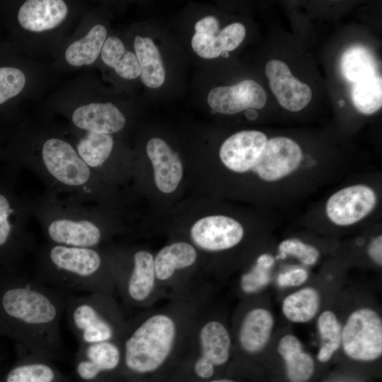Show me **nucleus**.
<instances>
[{
	"mask_svg": "<svg viewBox=\"0 0 382 382\" xmlns=\"http://www.w3.org/2000/svg\"><path fill=\"white\" fill-rule=\"evenodd\" d=\"M274 264V258L270 254L260 255L255 265L243 275L241 281L242 290L247 294L258 291L270 281V270Z\"/></svg>",
	"mask_w": 382,
	"mask_h": 382,
	"instance_id": "72a5a7b5",
	"label": "nucleus"
},
{
	"mask_svg": "<svg viewBox=\"0 0 382 382\" xmlns=\"http://www.w3.org/2000/svg\"><path fill=\"white\" fill-rule=\"evenodd\" d=\"M73 124L85 132L112 134L122 130L126 119L112 103H90L77 108L71 116Z\"/></svg>",
	"mask_w": 382,
	"mask_h": 382,
	"instance_id": "a211bd4d",
	"label": "nucleus"
},
{
	"mask_svg": "<svg viewBox=\"0 0 382 382\" xmlns=\"http://www.w3.org/2000/svg\"><path fill=\"white\" fill-rule=\"evenodd\" d=\"M274 319L267 309L257 308L245 316L239 332V341L247 352H260L267 344L273 328Z\"/></svg>",
	"mask_w": 382,
	"mask_h": 382,
	"instance_id": "412c9836",
	"label": "nucleus"
},
{
	"mask_svg": "<svg viewBox=\"0 0 382 382\" xmlns=\"http://www.w3.org/2000/svg\"><path fill=\"white\" fill-rule=\"evenodd\" d=\"M70 296L69 291L0 267V337L13 340L20 356H59L60 322Z\"/></svg>",
	"mask_w": 382,
	"mask_h": 382,
	"instance_id": "f257e3e1",
	"label": "nucleus"
},
{
	"mask_svg": "<svg viewBox=\"0 0 382 382\" xmlns=\"http://www.w3.org/2000/svg\"><path fill=\"white\" fill-rule=\"evenodd\" d=\"M33 278L50 286L86 294H107L110 284L107 260L99 248L47 241L37 251Z\"/></svg>",
	"mask_w": 382,
	"mask_h": 382,
	"instance_id": "20e7f679",
	"label": "nucleus"
},
{
	"mask_svg": "<svg viewBox=\"0 0 382 382\" xmlns=\"http://www.w3.org/2000/svg\"><path fill=\"white\" fill-rule=\"evenodd\" d=\"M278 250L279 253L278 258L292 255L306 265H314L320 255L316 248L296 238L286 239L281 242Z\"/></svg>",
	"mask_w": 382,
	"mask_h": 382,
	"instance_id": "c9c22d12",
	"label": "nucleus"
},
{
	"mask_svg": "<svg viewBox=\"0 0 382 382\" xmlns=\"http://www.w3.org/2000/svg\"><path fill=\"white\" fill-rule=\"evenodd\" d=\"M302 151L293 139L277 137L267 140L252 168L267 182L279 180L293 173L302 160Z\"/></svg>",
	"mask_w": 382,
	"mask_h": 382,
	"instance_id": "9b49d317",
	"label": "nucleus"
},
{
	"mask_svg": "<svg viewBox=\"0 0 382 382\" xmlns=\"http://www.w3.org/2000/svg\"><path fill=\"white\" fill-rule=\"evenodd\" d=\"M318 291L311 287L303 288L287 296L282 303L284 316L294 323H306L311 320L319 308Z\"/></svg>",
	"mask_w": 382,
	"mask_h": 382,
	"instance_id": "7c9ffc66",
	"label": "nucleus"
},
{
	"mask_svg": "<svg viewBox=\"0 0 382 382\" xmlns=\"http://www.w3.org/2000/svg\"><path fill=\"white\" fill-rule=\"evenodd\" d=\"M208 382H236V381H234L230 380V379L224 378V379L212 380V381H209Z\"/></svg>",
	"mask_w": 382,
	"mask_h": 382,
	"instance_id": "a19ab883",
	"label": "nucleus"
},
{
	"mask_svg": "<svg viewBox=\"0 0 382 382\" xmlns=\"http://www.w3.org/2000/svg\"><path fill=\"white\" fill-rule=\"evenodd\" d=\"M26 78L19 68L0 64V106L18 96L23 90Z\"/></svg>",
	"mask_w": 382,
	"mask_h": 382,
	"instance_id": "f704fd0d",
	"label": "nucleus"
},
{
	"mask_svg": "<svg viewBox=\"0 0 382 382\" xmlns=\"http://www.w3.org/2000/svg\"><path fill=\"white\" fill-rule=\"evenodd\" d=\"M100 207L46 190L33 198L32 216L37 221L47 242L99 248L109 231L108 218Z\"/></svg>",
	"mask_w": 382,
	"mask_h": 382,
	"instance_id": "7ed1b4c3",
	"label": "nucleus"
},
{
	"mask_svg": "<svg viewBox=\"0 0 382 382\" xmlns=\"http://www.w3.org/2000/svg\"><path fill=\"white\" fill-rule=\"evenodd\" d=\"M201 357L215 366L227 362L229 357L231 338L225 326L219 321L207 323L199 332Z\"/></svg>",
	"mask_w": 382,
	"mask_h": 382,
	"instance_id": "a878e982",
	"label": "nucleus"
},
{
	"mask_svg": "<svg viewBox=\"0 0 382 382\" xmlns=\"http://www.w3.org/2000/svg\"><path fill=\"white\" fill-rule=\"evenodd\" d=\"M245 115L249 120H253L257 118V112L254 109H248Z\"/></svg>",
	"mask_w": 382,
	"mask_h": 382,
	"instance_id": "ea45409f",
	"label": "nucleus"
},
{
	"mask_svg": "<svg viewBox=\"0 0 382 382\" xmlns=\"http://www.w3.org/2000/svg\"><path fill=\"white\" fill-rule=\"evenodd\" d=\"M267 141L266 135L257 130L235 133L222 144L219 151L221 161L226 168L236 173L252 170Z\"/></svg>",
	"mask_w": 382,
	"mask_h": 382,
	"instance_id": "dca6fc26",
	"label": "nucleus"
},
{
	"mask_svg": "<svg viewBox=\"0 0 382 382\" xmlns=\"http://www.w3.org/2000/svg\"><path fill=\"white\" fill-rule=\"evenodd\" d=\"M101 59L122 78L134 79L140 76L141 70L136 54L127 50L117 37L106 38L101 50Z\"/></svg>",
	"mask_w": 382,
	"mask_h": 382,
	"instance_id": "c85d7f7f",
	"label": "nucleus"
},
{
	"mask_svg": "<svg viewBox=\"0 0 382 382\" xmlns=\"http://www.w3.org/2000/svg\"><path fill=\"white\" fill-rule=\"evenodd\" d=\"M352 100L355 108L361 112L370 115L382 106V79L380 75L354 83Z\"/></svg>",
	"mask_w": 382,
	"mask_h": 382,
	"instance_id": "2f4dec72",
	"label": "nucleus"
},
{
	"mask_svg": "<svg viewBox=\"0 0 382 382\" xmlns=\"http://www.w3.org/2000/svg\"><path fill=\"white\" fill-rule=\"evenodd\" d=\"M308 272L301 268L281 273L277 278L280 286H295L303 284L308 279Z\"/></svg>",
	"mask_w": 382,
	"mask_h": 382,
	"instance_id": "e433bc0d",
	"label": "nucleus"
},
{
	"mask_svg": "<svg viewBox=\"0 0 382 382\" xmlns=\"http://www.w3.org/2000/svg\"><path fill=\"white\" fill-rule=\"evenodd\" d=\"M153 255L146 250H137L131 257V267L124 282V291L128 299L140 303L151 293L155 281Z\"/></svg>",
	"mask_w": 382,
	"mask_h": 382,
	"instance_id": "aec40b11",
	"label": "nucleus"
},
{
	"mask_svg": "<svg viewBox=\"0 0 382 382\" xmlns=\"http://www.w3.org/2000/svg\"><path fill=\"white\" fill-rule=\"evenodd\" d=\"M195 375L202 379L211 378L215 371V366L202 357H199L193 366Z\"/></svg>",
	"mask_w": 382,
	"mask_h": 382,
	"instance_id": "4c0bfd02",
	"label": "nucleus"
},
{
	"mask_svg": "<svg viewBox=\"0 0 382 382\" xmlns=\"http://www.w3.org/2000/svg\"><path fill=\"white\" fill-rule=\"evenodd\" d=\"M341 343L345 353L358 361H372L382 354V320L373 309L354 311L342 330Z\"/></svg>",
	"mask_w": 382,
	"mask_h": 382,
	"instance_id": "6e6552de",
	"label": "nucleus"
},
{
	"mask_svg": "<svg viewBox=\"0 0 382 382\" xmlns=\"http://www.w3.org/2000/svg\"><path fill=\"white\" fill-rule=\"evenodd\" d=\"M146 150L153 165L157 187L163 193L173 192L178 187L183 174L180 158L160 138L151 139L147 142Z\"/></svg>",
	"mask_w": 382,
	"mask_h": 382,
	"instance_id": "f3484780",
	"label": "nucleus"
},
{
	"mask_svg": "<svg viewBox=\"0 0 382 382\" xmlns=\"http://www.w3.org/2000/svg\"><path fill=\"white\" fill-rule=\"evenodd\" d=\"M106 37L107 30L104 25H94L86 36L67 47L65 52L66 62L74 66L93 64L101 52Z\"/></svg>",
	"mask_w": 382,
	"mask_h": 382,
	"instance_id": "c756f323",
	"label": "nucleus"
},
{
	"mask_svg": "<svg viewBox=\"0 0 382 382\" xmlns=\"http://www.w3.org/2000/svg\"><path fill=\"white\" fill-rule=\"evenodd\" d=\"M134 47L143 83L151 88L160 87L165 81L166 72L161 54L155 43L149 37L136 36Z\"/></svg>",
	"mask_w": 382,
	"mask_h": 382,
	"instance_id": "b1692460",
	"label": "nucleus"
},
{
	"mask_svg": "<svg viewBox=\"0 0 382 382\" xmlns=\"http://www.w3.org/2000/svg\"><path fill=\"white\" fill-rule=\"evenodd\" d=\"M339 103H340V106H342L343 104H344V101H343V100H340V101L339 102Z\"/></svg>",
	"mask_w": 382,
	"mask_h": 382,
	"instance_id": "79ce46f5",
	"label": "nucleus"
},
{
	"mask_svg": "<svg viewBox=\"0 0 382 382\" xmlns=\"http://www.w3.org/2000/svg\"><path fill=\"white\" fill-rule=\"evenodd\" d=\"M175 324L164 314L148 318L124 340L122 364L128 374L143 376L157 371L168 358L175 338Z\"/></svg>",
	"mask_w": 382,
	"mask_h": 382,
	"instance_id": "423d86ee",
	"label": "nucleus"
},
{
	"mask_svg": "<svg viewBox=\"0 0 382 382\" xmlns=\"http://www.w3.org/2000/svg\"><path fill=\"white\" fill-rule=\"evenodd\" d=\"M18 172L8 166L0 174V267L13 274H22L21 265L36 245L28 229L33 198L18 192Z\"/></svg>",
	"mask_w": 382,
	"mask_h": 382,
	"instance_id": "39448f33",
	"label": "nucleus"
},
{
	"mask_svg": "<svg viewBox=\"0 0 382 382\" xmlns=\"http://www.w3.org/2000/svg\"><path fill=\"white\" fill-rule=\"evenodd\" d=\"M278 353L285 361L286 376L291 382H306L314 371V361L303 349L300 340L293 335L281 338L277 346Z\"/></svg>",
	"mask_w": 382,
	"mask_h": 382,
	"instance_id": "5701e85b",
	"label": "nucleus"
},
{
	"mask_svg": "<svg viewBox=\"0 0 382 382\" xmlns=\"http://www.w3.org/2000/svg\"><path fill=\"white\" fill-rule=\"evenodd\" d=\"M109 299L100 293L69 299L65 311L79 345L113 341L118 337L119 317Z\"/></svg>",
	"mask_w": 382,
	"mask_h": 382,
	"instance_id": "0eeeda50",
	"label": "nucleus"
},
{
	"mask_svg": "<svg viewBox=\"0 0 382 382\" xmlns=\"http://www.w3.org/2000/svg\"><path fill=\"white\" fill-rule=\"evenodd\" d=\"M122 364V347L115 341L79 345L75 372L83 382H100Z\"/></svg>",
	"mask_w": 382,
	"mask_h": 382,
	"instance_id": "f8f14e48",
	"label": "nucleus"
},
{
	"mask_svg": "<svg viewBox=\"0 0 382 382\" xmlns=\"http://www.w3.org/2000/svg\"><path fill=\"white\" fill-rule=\"evenodd\" d=\"M68 13L62 0H28L18 8L17 22L28 31L42 32L61 24Z\"/></svg>",
	"mask_w": 382,
	"mask_h": 382,
	"instance_id": "6ab92c4d",
	"label": "nucleus"
},
{
	"mask_svg": "<svg viewBox=\"0 0 382 382\" xmlns=\"http://www.w3.org/2000/svg\"><path fill=\"white\" fill-rule=\"evenodd\" d=\"M114 145L110 134L85 132L79 137L75 146L86 163L104 180Z\"/></svg>",
	"mask_w": 382,
	"mask_h": 382,
	"instance_id": "4be33fe9",
	"label": "nucleus"
},
{
	"mask_svg": "<svg viewBox=\"0 0 382 382\" xmlns=\"http://www.w3.org/2000/svg\"><path fill=\"white\" fill-rule=\"evenodd\" d=\"M267 101L264 88L256 81L246 79L228 86L212 88L207 102L214 113L233 115L248 109H261Z\"/></svg>",
	"mask_w": 382,
	"mask_h": 382,
	"instance_id": "ddd939ff",
	"label": "nucleus"
},
{
	"mask_svg": "<svg viewBox=\"0 0 382 382\" xmlns=\"http://www.w3.org/2000/svg\"><path fill=\"white\" fill-rule=\"evenodd\" d=\"M375 191L364 184L349 185L332 194L328 199L325 212L333 224L347 226L362 220L375 208Z\"/></svg>",
	"mask_w": 382,
	"mask_h": 382,
	"instance_id": "9d476101",
	"label": "nucleus"
},
{
	"mask_svg": "<svg viewBox=\"0 0 382 382\" xmlns=\"http://www.w3.org/2000/svg\"><path fill=\"white\" fill-rule=\"evenodd\" d=\"M382 237L378 236L375 238L370 243L368 249L369 256L372 260L379 265L382 263Z\"/></svg>",
	"mask_w": 382,
	"mask_h": 382,
	"instance_id": "58836bf2",
	"label": "nucleus"
},
{
	"mask_svg": "<svg viewBox=\"0 0 382 382\" xmlns=\"http://www.w3.org/2000/svg\"><path fill=\"white\" fill-rule=\"evenodd\" d=\"M340 67L344 77L354 83L379 75L374 55L361 45L352 46L344 52Z\"/></svg>",
	"mask_w": 382,
	"mask_h": 382,
	"instance_id": "cd10ccee",
	"label": "nucleus"
},
{
	"mask_svg": "<svg viewBox=\"0 0 382 382\" xmlns=\"http://www.w3.org/2000/svg\"><path fill=\"white\" fill-rule=\"evenodd\" d=\"M197 252L185 242H177L163 248L154 260L156 277L167 280L178 269L191 266L196 260Z\"/></svg>",
	"mask_w": 382,
	"mask_h": 382,
	"instance_id": "bb28decb",
	"label": "nucleus"
},
{
	"mask_svg": "<svg viewBox=\"0 0 382 382\" xmlns=\"http://www.w3.org/2000/svg\"><path fill=\"white\" fill-rule=\"evenodd\" d=\"M219 21L213 16L198 21L191 45L194 52L204 59H213L224 52L237 48L244 40L245 28L240 23H231L221 30Z\"/></svg>",
	"mask_w": 382,
	"mask_h": 382,
	"instance_id": "1a4fd4ad",
	"label": "nucleus"
},
{
	"mask_svg": "<svg viewBox=\"0 0 382 382\" xmlns=\"http://www.w3.org/2000/svg\"><path fill=\"white\" fill-rule=\"evenodd\" d=\"M271 90L279 103L285 109L297 112L311 101L312 91L308 85L294 77L282 61L272 59L265 66Z\"/></svg>",
	"mask_w": 382,
	"mask_h": 382,
	"instance_id": "2eb2a0df",
	"label": "nucleus"
},
{
	"mask_svg": "<svg viewBox=\"0 0 382 382\" xmlns=\"http://www.w3.org/2000/svg\"><path fill=\"white\" fill-rule=\"evenodd\" d=\"M0 158L8 166L31 170L45 185L46 190L80 203L103 204L107 185L79 156L76 146L56 135L12 137Z\"/></svg>",
	"mask_w": 382,
	"mask_h": 382,
	"instance_id": "f03ea898",
	"label": "nucleus"
},
{
	"mask_svg": "<svg viewBox=\"0 0 382 382\" xmlns=\"http://www.w3.org/2000/svg\"><path fill=\"white\" fill-rule=\"evenodd\" d=\"M318 329L321 340L318 359L320 362H326L341 345V325L333 312L325 311L318 318Z\"/></svg>",
	"mask_w": 382,
	"mask_h": 382,
	"instance_id": "473e14b6",
	"label": "nucleus"
},
{
	"mask_svg": "<svg viewBox=\"0 0 382 382\" xmlns=\"http://www.w3.org/2000/svg\"><path fill=\"white\" fill-rule=\"evenodd\" d=\"M243 234V228L238 221L223 215L202 218L190 230L193 242L200 248L209 251L233 248L240 243Z\"/></svg>",
	"mask_w": 382,
	"mask_h": 382,
	"instance_id": "4468645a",
	"label": "nucleus"
},
{
	"mask_svg": "<svg viewBox=\"0 0 382 382\" xmlns=\"http://www.w3.org/2000/svg\"><path fill=\"white\" fill-rule=\"evenodd\" d=\"M22 359L6 374L4 382H62L61 374L49 359L21 356Z\"/></svg>",
	"mask_w": 382,
	"mask_h": 382,
	"instance_id": "393cba45",
	"label": "nucleus"
},
{
	"mask_svg": "<svg viewBox=\"0 0 382 382\" xmlns=\"http://www.w3.org/2000/svg\"><path fill=\"white\" fill-rule=\"evenodd\" d=\"M0 154H1V151H0Z\"/></svg>",
	"mask_w": 382,
	"mask_h": 382,
	"instance_id": "37998d69",
	"label": "nucleus"
}]
</instances>
